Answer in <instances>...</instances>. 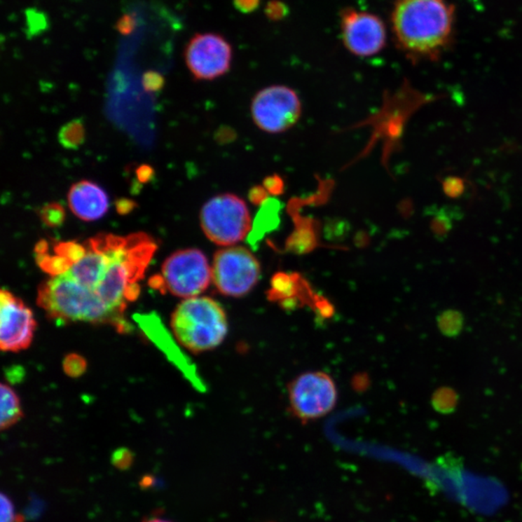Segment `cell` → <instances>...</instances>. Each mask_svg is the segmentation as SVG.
<instances>
[{"label":"cell","instance_id":"1","mask_svg":"<svg viewBox=\"0 0 522 522\" xmlns=\"http://www.w3.org/2000/svg\"><path fill=\"white\" fill-rule=\"evenodd\" d=\"M392 30L410 60H439L454 44L457 9L449 0H394Z\"/></svg>","mask_w":522,"mask_h":522},{"label":"cell","instance_id":"2","mask_svg":"<svg viewBox=\"0 0 522 522\" xmlns=\"http://www.w3.org/2000/svg\"><path fill=\"white\" fill-rule=\"evenodd\" d=\"M37 304L55 322L109 324L121 334L132 331L126 318L111 312L67 274L52 277L42 282L38 289Z\"/></svg>","mask_w":522,"mask_h":522},{"label":"cell","instance_id":"3","mask_svg":"<svg viewBox=\"0 0 522 522\" xmlns=\"http://www.w3.org/2000/svg\"><path fill=\"white\" fill-rule=\"evenodd\" d=\"M178 342L193 353L215 350L228 332L226 310L210 297H193L177 305L172 315Z\"/></svg>","mask_w":522,"mask_h":522},{"label":"cell","instance_id":"4","mask_svg":"<svg viewBox=\"0 0 522 522\" xmlns=\"http://www.w3.org/2000/svg\"><path fill=\"white\" fill-rule=\"evenodd\" d=\"M212 281V268L207 257L198 249H185L167 257L162 266L161 276L150 280L155 289L165 290L177 297H198Z\"/></svg>","mask_w":522,"mask_h":522},{"label":"cell","instance_id":"5","mask_svg":"<svg viewBox=\"0 0 522 522\" xmlns=\"http://www.w3.org/2000/svg\"><path fill=\"white\" fill-rule=\"evenodd\" d=\"M200 225L206 238L214 244L231 247L243 241L251 231V213L245 200L238 195L221 193L203 205Z\"/></svg>","mask_w":522,"mask_h":522},{"label":"cell","instance_id":"6","mask_svg":"<svg viewBox=\"0 0 522 522\" xmlns=\"http://www.w3.org/2000/svg\"><path fill=\"white\" fill-rule=\"evenodd\" d=\"M261 274V263L244 247H226L214 256L212 281L218 291L226 297L248 295L256 287Z\"/></svg>","mask_w":522,"mask_h":522},{"label":"cell","instance_id":"7","mask_svg":"<svg viewBox=\"0 0 522 522\" xmlns=\"http://www.w3.org/2000/svg\"><path fill=\"white\" fill-rule=\"evenodd\" d=\"M251 114L257 128L268 134H281L299 121L302 103L294 89L272 85L256 94L252 101Z\"/></svg>","mask_w":522,"mask_h":522},{"label":"cell","instance_id":"8","mask_svg":"<svg viewBox=\"0 0 522 522\" xmlns=\"http://www.w3.org/2000/svg\"><path fill=\"white\" fill-rule=\"evenodd\" d=\"M289 399L292 413L302 421L320 419L330 413L338 401V389L329 374L308 371L290 382Z\"/></svg>","mask_w":522,"mask_h":522},{"label":"cell","instance_id":"9","mask_svg":"<svg viewBox=\"0 0 522 522\" xmlns=\"http://www.w3.org/2000/svg\"><path fill=\"white\" fill-rule=\"evenodd\" d=\"M185 61L197 80H215L231 69L233 48L220 34L198 33L186 47Z\"/></svg>","mask_w":522,"mask_h":522},{"label":"cell","instance_id":"10","mask_svg":"<svg viewBox=\"0 0 522 522\" xmlns=\"http://www.w3.org/2000/svg\"><path fill=\"white\" fill-rule=\"evenodd\" d=\"M341 32L343 45L357 57H373L386 46V25L373 13L343 9L341 12Z\"/></svg>","mask_w":522,"mask_h":522},{"label":"cell","instance_id":"11","mask_svg":"<svg viewBox=\"0 0 522 522\" xmlns=\"http://www.w3.org/2000/svg\"><path fill=\"white\" fill-rule=\"evenodd\" d=\"M36 322L32 309L9 290L0 291V348L19 352L32 345Z\"/></svg>","mask_w":522,"mask_h":522},{"label":"cell","instance_id":"12","mask_svg":"<svg viewBox=\"0 0 522 522\" xmlns=\"http://www.w3.org/2000/svg\"><path fill=\"white\" fill-rule=\"evenodd\" d=\"M136 320L141 326L142 329L146 334L147 337L152 341L167 356V358L179 368V370L187 376L191 383L198 390L203 391L205 384L198 378L195 366L185 357L184 354L181 352L170 334L162 325L161 320L154 313L151 315H137Z\"/></svg>","mask_w":522,"mask_h":522},{"label":"cell","instance_id":"13","mask_svg":"<svg viewBox=\"0 0 522 522\" xmlns=\"http://www.w3.org/2000/svg\"><path fill=\"white\" fill-rule=\"evenodd\" d=\"M69 207L85 221L100 220L109 210V197L103 188L88 180L80 181L68 193Z\"/></svg>","mask_w":522,"mask_h":522},{"label":"cell","instance_id":"14","mask_svg":"<svg viewBox=\"0 0 522 522\" xmlns=\"http://www.w3.org/2000/svg\"><path fill=\"white\" fill-rule=\"evenodd\" d=\"M268 298L272 302L289 309L294 305H304L309 300L313 301L318 296L313 294L309 282L299 274L280 272L272 277Z\"/></svg>","mask_w":522,"mask_h":522},{"label":"cell","instance_id":"15","mask_svg":"<svg viewBox=\"0 0 522 522\" xmlns=\"http://www.w3.org/2000/svg\"><path fill=\"white\" fill-rule=\"evenodd\" d=\"M48 248H50V244L47 240H41L35 246V259H36L38 266L45 273L52 277L67 273L69 270L72 268L73 264L57 254H50Z\"/></svg>","mask_w":522,"mask_h":522},{"label":"cell","instance_id":"16","mask_svg":"<svg viewBox=\"0 0 522 522\" xmlns=\"http://www.w3.org/2000/svg\"><path fill=\"white\" fill-rule=\"evenodd\" d=\"M1 419L0 427L2 430L9 429L16 425L24 416L18 394L7 384L2 383L1 389Z\"/></svg>","mask_w":522,"mask_h":522},{"label":"cell","instance_id":"17","mask_svg":"<svg viewBox=\"0 0 522 522\" xmlns=\"http://www.w3.org/2000/svg\"><path fill=\"white\" fill-rule=\"evenodd\" d=\"M58 141L66 149H78L85 141V128L83 122L75 119L62 126L58 133Z\"/></svg>","mask_w":522,"mask_h":522},{"label":"cell","instance_id":"18","mask_svg":"<svg viewBox=\"0 0 522 522\" xmlns=\"http://www.w3.org/2000/svg\"><path fill=\"white\" fill-rule=\"evenodd\" d=\"M438 327L443 335L447 337H455L462 332L463 317L457 310H446L438 317Z\"/></svg>","mask_w":522,"mask_h":522},{"label":"cell","instance_id":"19","mask_svg":"<svg viewBox=\"0 0 522 522\" xmlns=\"http://www.w3.org/2000/svg\"><path fill=\"white\" fill-rule=\"evenodd\" d=\"M86 251V246L76 241L57 242L53 244V253L62 256L73 266L85 256Z\"/></svg>","mask_w":522,"mask_h":522},{"label":"cell","instance_id":"20","mask_svg":"<svg viewBox=\"0 0 522 522\" xmlns=\"http://www.w3.org/2000/svg\"><path fill=\"white\" fill-rule=\"evenodd\" d=\"M39 217L48 228H60L65 221V209L60 202H48L40 208Z\"/></svg>","mask_w":522,"mask_h":522},{"label":"cell","instance_id":"21","mask_svg":"<svg viewBox=\"0 0 522 522\" xmlns=\"http://www.w3.org/2000/svg\"><path fill=\"white\" fill-rule=\"evenodd\" d=\"M432 404L438 412L448 414L454 411L458 404V394L454 390L441 388L435 392L432 398Z\"/></svg>","mask_w":522,"mask_h":522},{"label":"cell","instance_id":"22","mask_svg":"<svg viewBox=\"0 0 522 522\" xmlns=\"http://www.w3.org/2000/svg\"><path fill=\"white\" fill-rule=\"evenodd\" d=\"M63 371L70 378H76L83 376L88 369V363L83 356L71 353L63 360Z\"/></svg>","mask_w":522,"mask_h":522},{"label":"cell","instance_id":"23","mask_svg":"<svg viewBox=\"0 0 522 522\" xmlns=\"http://www.w3.org/2000/svg\"><path fill=\"white\" fill-rule=\"evenodd\" d=\"M135 460L134 453L128 448L121 447L116 449L111 455V465L121 471L129 470Z\"/></svg>","mask_w":522,"mask_h":522},{"label":"cell","instance_id":"24","mask_svg":"<svg viewBox=\"0 0 522 522\" xmlns=\"http://www.w3.org/2000/svg\"><path fill=\"white\" fill-rule=\"evenodd\" d=\"M137 27V18L135 13H126L122 15L116 24V32L123 36H129Z\"/></svg>","mask_w":522,"mask_h":522},{"label":"cell","instance_id":"25","mask_svg":"<svg viewBox=\"0 0 522 522\" xmlns=\"http://www.w3.org/2000/svg\"><path fill=\"white\" fill-rule=\"evenodd\" d=\"M164 76L156 71H147L142 76V86L149 92H157L164 88Z\"/></svg>","mask_w":522,"mask_h":522},{"label":"cell","instance_id":"26","mask_svg":"<svg viewBox=\"0 0 522 522\" xmlns=\"http://www.w3.org/2000/svg\"><path fill=\"white\" fill-rule=\"evenodd\" d=\"M289 7L281 0H271L266 7V15L270 20L277 22L289 15Z\"/></svg>","mask_w":522,"mask_h":522},{"label":"cell","instance_id":"27","mask_svg":"<svg viewBox=\"0 0 522 522\" xmlns=\"http://www.w3.org/2000/svg\"><path fill=\"white\" fill-rule=\"evenodd\" d=\"M0 502H1V521L0 522H17L11 499L6 494L1 493Z\"/></svg>","mask_w":522,"mask_h":522},{"label":"cell","instance_id":"28","mask_svg":"<svg viewBox=\"0 0 522 522\" xmlns=\"http://www.w3.org/2000/svg\"><path fill=\"white\" fill-rule=\"evenodd\" d=\"M234 7L243 14H251L261 5V0H233Z\"/></svg>","mask_w":522,"mask_h":522},{"label":"cell","instance_id":"29","mask_svg":"<svg viewBox=\"0 0 522 522\" xmlns=\"http://www.w3.org/2000/svg\"><path fill=\"white\" fill-rule=\"evenodd\" d=\"M137 180L141 183L149 182L154 175V170L149 165H142L136 170Z\"/></svg>","mask_w":522,"mask_h":522},{"label":"cell","instance_id":"30","mask_svg":"<svg viewBox=\"0 0 522 522\" xmlns=\"http://www.w3.org/2000/svg\"><path fill=\"white\" fill-rule=\"evenodd\" d=\"M264 185L271 193H280L284 189V183H282L281 178L277 177H269Z\"/></svg>","mask_w":522,"mask_h":522},{"label":"cell","instance_id":"31","mask_svg":"<svg viewBox=\"0 0 522 522\" xmlns=\"http://www.w3.org/2000/svg\"><path fill=\"white\" fill-rule=\"evenodd\" d=\"M136 205H137L134 202V201L126 200V198H124V200L117 201V212L121 214V215H126V214H128L131 212V211H133V209L136 207Z\"/></svg>","mask_w":522,"mask_h":522},{"label":"cell","instance_id":"32","mask_svg":"<svg viewBox=\"0 0 522 522\" xmlns=\"http://www.w3.org/2000/svg\"><path fill=\"white\" fill-rule=\"evenodd\" d=\"M266 188L263 187H256V189L252 191L251 195H249V198L254 203L263 202L266 201Z\"/></svg>","mask_w":522,"mask_h":522},{"label":"cell","instance_id":"33","mask_svg":"<svg viewBox=\"0 0 522 522\" xmlns=\"http://www.w3.org/2000/svg\"><path fill=\"white\" fill-rule=\"evenodd\" d=\"M153 483H154V479H153L152 476L146 475L142 479L139 486L142 488H149L153 485Z\"/></svg>","mask_w":522,"mask_h":522},{"label":"cell","instance_id":"34","mask_svg":"<svg viewBox=\"0 0 522 522\" xmlns=\"http://www.w3.org/2000/svg\"><path fill=\"white\" fill-rule=\"evenodd\" d=\"M144 522H170V521H165V519L153 518L147 519V521H145Z\"/></svg>","mask_w":522,"mask_h":522}]
</instances>
